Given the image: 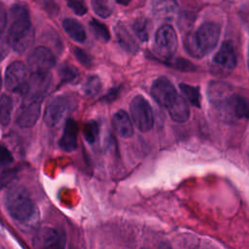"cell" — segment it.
<instances>
[{"instance_id": "cell-1", "label": "cell", "mask_w": 249, "mask_h": 249, "mask_svg": "<svg viewBox=\"0 0 249 249\" xmlns=\"http://www.w3.org/2000/svg\"><path fill=\"white\" fill-rule=\"evenodd\" d=\"M11 17L13 21L8 30L7 40L14 51L23 53L32 45L35 37L28 9L23 4H15L11 8Z\"/></svg>"}, {"instance_id": "cell-2", "label": "cell", "mask_w": 249, "mask_h": 249, "mask_svg": "<svg viewBox=\"0 0 249 249\" xmlns=\"http://www.w3.org/2000/svg\"><path fill=\"white\" fill-rule=\"evenodd\" d=\"M219 37L220 26L216 22L206 21L187 37L186 50L195 57H202L216 47Z\"/></svg>"}, {"instance_id": "cell-3", "label": "cell", "mask_w": 249, "mask_h": 249, "mask_svg": "<svg viewBox=\"0 0 249 249\" xmlns=\"http://www.w3.org/2000/svg\"><path fill=\"white\" fill-rule=\"evenodd\" d=\"M5 207L16 221L27 223L35 214V205L27 190L22 186L11 187L5 196Z\"/></svg>"}, {"instance_id": "cell-4", "label": "cell", "mask_w": 249, "mask_h": 249, "mask_svg": "<svg viewBox=\"0 0 249 249\" xmlns=\"http://www.w3.org/2000/svg\"><path fill=\"white\" fill-rule=\"evenodd\" d=\"M77 101L69 95H59L53 98L44 111V122L48 126H58L76 109Z\"/></svg>"}, {"instance_id": "cell-5", "label": "cell", "mask_w": 249, "mask_h": 249, "mask_svg": "<svg viewBox=\"0 0 249 249\" xmlns=\"http://www.w3.org/2000/svg\"><path fill=\"white\" fill-rule=\"evenodd\" d=\"M43 96L25 94L18 107L16 116V123L21 127H32L38 121L41 114Z\"/></svg>"}, {"instance_id": "cell-6", "label": "cell", "mask_w": 249, "mask_h": 249, "mask_svg": "<svg viewBox=\"0 0 249 249\" xmlns=\"http://www.w3.org/2000/svg\"><path fill=\"white\" fill-rule=\"evenodd\" d=\"M4 82L5 87L9 91L25 95L29 83L25 64L21 61H15L11 63L5 71Z\"/></svg>"}, {"instance_id": "cell-7", "label": "cell", "mask_w": 249, "mask_h": 249, "mask_svg": "<svg viewBox=\"0 0 249 249\" xmlns=\"http://www.w3.org/2000/svg\"><path fill=\"white\" fill-rule=\"evenodd\" d=\"M129 108L136 127L142 132L149 131L154 125V113L147 99L142 95H136L132 98Z\"/></svg>"}, {"instance_id": "cell-8", "label": "cell", "mask_w": 249, "mask_h": 249, "mask_svg": "<svg viewBox=\"0 0 249 249\" xmlns=\"http://www.w3.org/2000/svg\"><path fill=\"white\" fill-rule=\"evenodd\" d=\"M178 47L177 34L169 24L161 25L156 32L154 49L158 55L169 59L173 56Z\"/></svg>"}, {"instance_id": "cell-9", "label": "cell", "mask_w": 249, "mask_h": 249, "mask_svg": "<svg viewBox=\"0 0 249 249\" xmlns=\"http://www.w3.org/2000/svg\"><path fill=\"white\" fill-rule=\"evenodd\" d=\"M55 57L47 47L35 48L27 58V67L31 74H47L55 65Z\"/></svg>"}, {"instance_id": "cell-10", "label": "cell", "mask_w": 249, "mask_h": 249, "mask_svg": "<svg viewBox=\"0 0 249 249\" xmlns=\"http://www.w3.org/2000/svg\"><path fill=\"white\" fill-rule=\"evenodd\" d=\"M151 93L154 99L166 109L178 96L177 91L172 83L165 77H160L154 81L151 89Z\"/></svg>"}, {"instance_id": "cell-11", "label": "cell", "mask_w": 249, "mask_h": 249, "mask_svg": "<svg viewBox=\"0 0 249 249\" xmlns=\"http://www.w3.org/2000/svg\"><path fill=\"white\" fill-rule=\"evenodd\" d=\"M213 63L223 71L230 72L236 66V53L231 41L224 42L213 57Z\"/></svg>"}, {"instance_id": "cell-12", "label": "cell", "mask_w": 249, "mask_h": 249, "mask_svg": "<svg viewBox=\"0 0 249 249\" xmlns=\"http://www.w3.org/2000/svg\"><path fill=\"white\" fill-rule=\"evenodd\" d=\"M34 245L43 248L63 247L64 238L61 233L53 228H44L36 235Z\"/></svg>"}, {"instance_id": "cell-13", "label": "cell", "mask_w": 249, "mask_h": 249, "mask_svg": "<svg viewBox=\"0 0 249 249\" xmlns=\"http://www.w3.org/2000/svg\"><path fill=\"white\" fill-rule=\"evenodd\" d=\"M77 136H78V124L77 122L72 119L65 121L63 133L59 141L60 148L65 152H72L77 148Z\"/></svg>"}, {"instance_id": "cell-14", "label": "cell", "mask_w": 249, "mask_h": 249, "mask_svg": "<svg viewBox=\"0 0 249 249\" xmlns=\"http://www.w3.org/2000/svg\"><path fill=\"white\" fill-rule=\"evenodd\" d=\"M114 31L120 46L124 51L131 53H135L138 51V44L124 22L119 21L115 25Z\"/></svg>"}, {"instance_id": "cell-15", "label": "cell", "mask_w": 249, "mask_h": 249, "mask_svg": "<svg viewBox=\"0 0 249 249\" xmlns=\"http://www.w3.org/2000/svg\"><path fill=\"white\" fill-rule=\"evenodd\" d=\"M112 124L114 130L123 138H128L134 132L131 119L124 110H119L113 115Z\"/></svg>"}, {"instance_id": "cell-16", "label": "cell", "mask_w": 249, "mask_h": 249, "mask_svg": "<svg viewBox=\"0 0 249 249\" xmlns=\"http://www.w3.org/2000/svg\"><path fill=\"white\" fill-rule=\"evenodd\" d=\"M167 110L171 119L177 123H184L189 119V105L186 99L181 95H178L176 97V99L171 103Z\"/></svg>"}, {"instance_id": "cell-17", "label": "cell", "mask_w": 249, "mask_h": 249, "mask_svg": "<svg viewBox=\"0 0 249 249\" xmlns=\"http://www.w3.org/2000/svg\"><path fill=\"white\" fill-rule=\"evenodd\" d=\"M62 26L64 31L68 36L78 43H84L87 39V33L80 21L75 18H65L62 21Z\"/></svg>"}, {"instance_id": "cell-18", "label": "cell", "mask_w": 249, "mask_h": 249, "mask_svg": "<svg viewBox=\"0 0 249 249\" xmlns=\"http://www.w3.org/2000/svg\"><path fill=\"white\" fill-rule=\"evenodd\" d=\"M132 29L140 41L146 42L149 40L150 37L152 22L146 18H139L133 22Z\"/></svg>"}, {"instance_id": "cell-19", "label": "cell", "mask_w": 249, "mask_h": 249, "mask_svg": "<svg viewBox=\"0 0 249 249\" xmlns=\"http://www.w3.org/2000/svg\"><path fill=\"white\" fill-rule=\"evenodd\" d=\"M58 75L62 83H67V84H76L80 80V72L79 70L73 66L72 64L69 63H63L59 70H58Z\"/></svg>"}, {"instance_id": "cell-20", "label": "cell", "mask_w": 249, "mask_h": 249, "mask_svg": "<svg viewBox=\"0 0 249 249\" xmlns=\"http://www.w3.org/2000/svg\"><path fill=\"white\" fill-rule=\"evenodd\" d=\"M13 111V100L10 95L3 94L0 97V124L7 125L11 122Z\"/></svg>"}, {"instance_id": "cell-21", "label": "cell", "mask_w": 249, "mask_h": 249, "mask_svg": "<svg viewBox=\"0 0 249 249\" xmlns=\"http://www.w3.org/2000/svg\"><path fill=\"white\" fill-rule=\"evenodd\" d=\"M102 88V83L97 75H90L87 78L83 86V92L88 97L96 95Z\"/></svg>"}, {"instance_id": "cell-22", "label": "cell", "mask_w": 249, "mask_h": 249, "mask_svg": "<svg viewBox=\"0 0 249 249\" xmlns=\"http://www.w3.org/2000/svg\"><path fill=\"white\" fill-rule=\"evenodd\" d=\"M93 12L100 18H106L113 13V5L111 0H90Z\"/></svg>"}, {"instance_id": "cell-23", "label": "cell", "mask_w": 249, "mask_h": 249, "mask_svg": "<svg viewBox=\"0 0 249 249\" xmlns=\"http://www.w3.org/2000/svg\"><path fill=\"white\" fill-rule=\"evenodd\" d=\"M89 27L92 33L95 35V37L101 40L102 42H108L110 40L111 35L109 29L104 23L93 18L89 21Z\"/></svg>"}, {"instance_id": "cell-24", "label": "cell", "mask_w": 249, "mask_h": 249, "mask_svg": "<svg viewBox=\"0 0 249 249\" xmlns=\"http://www.w3.org/2000/svg\"><path fill=\"white\" fill-rule=\"evenodd\" d=\"M180 89H181L182 92L184 93V95L186 96V98L193 105H195L196 107H200V94H199V90L197 88L190 86V85H186V84H181Z\"/></svg>"}, {"instance_id": "cell-25", "label": "cell", "mask_w": 249, "mask_h": 249, "mask_svg": "<svg viewBox=\"0 0 249 249\" xmlns=\"http://www.w3.org/2000/svg\"><path fill=\"white\" fill-rule=\"evenodd\" d=\"M98 132H99V128H98V124L96 122L91 120V121L87 122L84 124L83 135L88 143H90V144L94 143L97 139Z\"/></svg>"}, {"instance_id": "cell-26", "label": "cell", "mask_w": 249, "mask_h": 249, "mask_svg": "<svg viewBox=\"0 0 249 249\" xmlns=\"http://www.w3.org/2000/svg\"><path fill=\"white\" fill-rule=\"evenodd\" d=\"M154 8L156 13L167 15L174 12L176 8V3L174 2V0H158L154 4Z\"/></svg>"}, {"instance_id": "cell-27", "label": "cell", "mask_w": 249, "mask_h": 249, "mask_svg": "<svg viewBox=\"0 0 249 249\" xmlns=\"http://www.w3.org/2000/svg\"><path fill=\"white\" fill-rule=\"evenodd\" d=\"M67 5L78 16H83L88 12V7L82 0H67Z\"/></svg>"}, {"instance_id": "cell-28", "label": "cell", "mask_w": 249, "mask_h": 249, "mask_svg": "<svg viewBox=\"0 0 249 249\" xmlns=\"http://www.w3.org/2000/svg\"><path fill=\"white\" fill-rule=\"evenodd\" d=\"M73 53H74L76 58L78 59V61L80 63H82L83 65L89 67V66H90L92 64L91 56L87 52H85L84 50H82L80 48H75L73 50Z\"/></svg>"}, {"instance_id": "cell-29", "label": "cell", "mask_w": 249, "mask_h": 249, "mask_svg": "<svg viewBox=\"0 0 249 249\" xmlns=\"http://www.w3.org/2000/svg\"><path fill=\"white\" fill-rule=\"evenodd\" d=\"M17 170L16 169H6L0 173V189L8 186L16 178Z\"/></svg>"}, {"instance_id": "cell-30", "label": "cell", "mask_w": 249, "mask_h": 249, "mask_svg": "<svg viewBox=\"0 0 249 249\" xmlns=\"http://www.w3.org/2000/svg\"><path fill=\"white\" fill-rule=\"evenodd\" d=\"M14 158L11 152L4 146H0V167L8 165L9 163L13 162Z\"/></svg>"}, {"instance_id": "cell-31", "label": "cell", "mask_w": 249, "mask_h": 249, "mask_svg": "<svg viewBox=\"0 0 249 249\" xmlns=\"http://www.w3.org/2000/svg\"><path fill=\"white\" fill-rule=\"evenodd\" d=\"M10 48L11 47L9 45L7 38H4L2 34H0V61L7 56V54L9 53Z\"/></svg>"}, {"instance_id": "cell-32", "label": "cell", "mask_w": 249, "mask_h": 249, "mask_svg": "<svg viewBox=\"0 0 249 249\" xmlns=\"http://www.w3.org/2000/svg\"><path fill=\"white\" fill-rule=\"evenodd\" d=\"M7 23V12L5 10L4 4L0 2V34L3 33Z\"/></svg>"}, {"instance_id": "cell-33", "label": "cell", "mask_w": 249, "mask_h": 249, "mask_svg": "<svg viewBox=\"0 0 249 249\" xmlns=\"http://www.w3.org/2000/svg\"><path fill=\"white\" fill-rule=\"evenodd\" d=\"M118 93H119V89H112L106 94V96L103 97V99H106V100H108V101H112V100H114V99L117 97Z\"/></svg>"}, {"instance_id": "cell-34", "label": "cell", "mask_w": 249, "mask_h": 249, "mask_svg": "<svg viewBox=\"0 0 249 249\" xmlns=\"http://www.w3.org/2000/svg\"><path fill=\"white\" fill-rule=\"evenodd\" d=\"M116 2L119 3V4H121V5L125 6V5H128V4H129L130 0H116Z\"/></svg>"}, {"instance_id": "cell-35", "label": "cell", "mask_w": 249, "mask_h": 249, "mask_svg": "<svg viewBox=\"0 0 249 249\" xmlns=\"http://www.w3.org/2000/svg\"><path fill=\"white\" fill-rule=\"evenodd\" d=\"M2 74H1V70H0V90H1V88H2Z\"/></svg>"}, {"instance_id": "cell-36", "label": "cell", "mask_w": 249, "mask_h": 249, "mask_svg": "<svg viewBox=\"0 0 249 249\" xmlns=\"http://www.w3.org/2000/svg\"><path fill=\"white\" fill-rule=\"evenodd\" d=\"M248 66H249V50H248Z\"/></svg>"}]
</instances>
